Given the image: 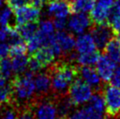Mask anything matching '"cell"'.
<instances>
[{
  "mask_svg": "<svg viewBox=\"0 0 120 119\" xmlns=\"http://www.w3.org/2000/svg\"><path fill=\"white\" fill-rule=\"evenodd\" d=\"M13 100V92L11 83L0 88V105L9 104Z\"/></svg>",
  "mask_w": 120,
  "mask_h": 119,
  "instance_id": "26",
  "label": "cell"
},
{
  "mask_svg": "<svg viewBox=\"0 0 120 119\" xmlns=\"http://www.w3.org/2000/svg\"><path fill=\"white\" fill-rule=\"evenodd\" d=\"M53 26L54 28H56V30L58 31H62L66 28L67 26V19H63V18H54L53 19Z\"/></svg>",
  "mask_w": 120,
  "mask_h": 119,
  "instance_id": "34",
  "label": "cell"
},
{
  "mask_svg": "<svg viewBox=\"0 0 120 119\" xmlns=\"http://www.w3.org/2000/svg\"><path fill=\"white\" fill-rule=\"evenodd\" d=\"M52 90L57 96H65L70 85L79 76V67L70 62L60 61L50 69Z\"/></svg>",
  "mask_w": 120,
  "mask_h": 119,
  "instance_id": "1",
  "label": "cell"
},
{
  "mask_svg": "<svg viewBox=\"0 0 120 119\" xmlns=\"http://www.w3.org/2000/svg\"><path fill=\"white\" fill-rule=\"evenodd\" d=\"M90 34L98 49H103L107 43L113 38V31L109 24H91Z\"/></svg>",
  "mask_w": 120,
  "mask_h": 119,
  "instance_id": "7",
  "label": "cell"
},
{
  "mask_svg": "<svg viewBox=\"0 0 120 119\" xmlns=\"http://www.w3.org/2000/svg\"><path fill=\"white\" fill-rule=\"evenodd\" d=\"M38 29L46 35H48V36L54 35V26L53 22L49 19H45L41 21Z\"/></svg>",
  "mask_w": 120,
  "mask_h": 119,
  "instance_id": "29",
  "label": "cell"
},
{
  "mask_svg": "<svg viewBox=\"0 0 120 119\" xmlns=\"http://www.w3.org/2000/svg\"><path fill=\"white\" fill-rule=\"evenodd\" d=\"M75 49L78 53H89L97 51L93 38L90 33H82L75 40Z\"/></svg>",
  "mask_w": 120,
  "mask_h": 119,
  "instance_id": "16",
  "label": "cell"
},
{
  "mask_svg": "<svg viewBox=\"0 0 120 119\" xmlns=\"http://www.w3.org/2000/svg\"><path fill=\"white\" fill-rule=\"evenodd\" d=\"M6 5L9 6L12 11H15L18 8L24 6L30 3V0H5Z\"/></svg>",
  "mask_w": 120,
  "mask_h": 119,
  "instance_id": "31",
  "label": "cell"
},
{
  "mask_svg": "<svg viewBox=\"0 0 120 119\" xmlns=\"http://www.w3.org/2000/svg\"><path fill=\"white\" fill-rule=\"evenodd\" d=\"M79 74L82 79L86 83H88L91 88H94L97 91H98L101 87L102 79L97 72L96 68L91 66H82L79 67Z\"/></svg>",
  "mask_w": 120,
  "mask_h": 119,
  "instance_id": "13",
  "label": "cell"
},
{
  "mask_svg": "<svg viewBox=\"0 0 120 119\" xmlns=\"http://www.w3.org/2000/svg\"><path fill=\"white\" fill-rule=\"evenodd\" d=\"M114 0H97L90 11V20L92 24H108L111 7Z\"/></svg>",
  "mask_w": 120,
  "mask_h": 119,
  "instance_id": "6",
  "label": "cell"
},
{
  "mask_svg": "<svg viewBox=\"0 0 120 119\" xmlns=\"http://www.w3.org/2000/svg\"><path fill=\"white\" fill-rule=\"evenodd\" d=\"M32 57H34L40 63L42 68H45L54 61L56 55L53 52V50L52 49V47L49 45H47V46H41L37 51H35L32 54Z\"/></svg>",
  "mask_w": 120,
  "mask_h": 119,
  "instance_id": "15",
  "label": "cell"
},
{
  "mask_svg": "<svg viewBox=\"0 0 120 119\" xmlns=\"http://www.w3.org/2000/svg\"><path fill=\"white\" fill-rule=\"evenodd\" d=\"M86 107L82 108L87 119H106L105 103L102 93L97 91L92 95Z\"/></svg>",
  "mask_w": 120,
  "mask_h": 119,
  "instance_id": "4",
  "label": "cell"
},
{
  "mask_svg": "<svg viewBox=\"0 0 120 119\" xmlns=\"http://www.w3.org/2000/svg\"><path fill=\"white\" fill-rule=\"evenodd\" d=\"M104 50V54L107 55L116 64H120V40L116 38H112L107 43Z\"/></svg>",
  "mask_w": 120,
  "mask_h": 119,
  "instance_id": "19",
  "label": "cell"
},
{
  "mask_svg": "<svg viewBox=\"0 0 120 119\" xmlns=\"http://www.w3.org/2000/svg\"><path fill=\"white\" fill-rule=\"evenodd\" d=\"M12 10L9 6H6L0 11V25L1 26H12L10 22L12 18Z\"/></svg>",
  "mask_w": 120,
  "mask_h": 119,
  "instance_id": "28",
  "label": "cell"
},
{
  "mask_svg": "<svg viewBox=\"0 0 120 119\" xmlns=\"http://www.w3.org/2000/svg\"><path fill=\"white\" fill-rule=\"evenodd\" d=\"M69 3L71 13H86L92 10L95 0H72Z\"/></svg>",
  "mask_w": 120,
  "mask_h": 119,
  "instance_id": "20",
  "label": "cell"
},
{
  "mask_svg": "<svg viewBox=\"0 0 120 119\" xmlns=\"http://www.w3.org/2000/svg\"><path fill=\"white\" fill-rule=\"evenodd\" d=\"M18 113L13 108H8L0 113V119H16Z\"/></svg>",
  "mask_w": 120,
  "mask_h": 119,
  "instance_id": "32",
  "label": "cell"
},
{
  "mask_svg": "<svg viewBox=\"0 0 120 119\" xmlns=\"http://www.w3.org/2000/svg\"><path fill=\"white\" fill-rule=\"evenodd\" d=\"M0 106H1V105H0Z\"/></svg>",
  "mask_w": 120,
  "mask_h": 119,
  "instance_id": "43",
  "label": "cell"
},
{
  "mask_svg": "<svg viewBox=\"0 0 120 119\" xmlns=\"http://www.w3.org/2000/svg\"><path fill=\"white\" fill-rule=\"evenodd\" d=\"M54 39L57 44L59 45L61 53L63 55L66 54H70L75 46V40L71 33H68L65 32L64 30L62 31H58L54 34Z\"/></svg>",
  "mask_w": 120,
  "mask_h": 119,
  "instance_id": "14",
  "label": "cell"
},
{
  "mask_svg": "<svg viewBox=\"0 0 120 119\" xmlns=\"http://www.w3.org/2000/svg\"><path fill=\"white\" fill-rule=\"evenodd\" d=\"M90 18L85 13H74L68 22V29L76 34H82L91 26Z\"/></svg>",
  "mask_w": 120,
  "mask_h": 119,
  "instance_id": "11",
  "label": "cell"
},
{
  "mask_svg": "<svg viewBox=\"0 0 120 119\" xmlns=\"http://www.w3.org/2000/svg\"><path fill=\"white\" fill-rule=\"evenodd\" d=\"M57 103V112H58V119H67L70 116L71 109L73 108V103L70 102L69 98L63 97Z\"/></svg>",
  "mask_w": 120,
  "mask_h": 119,
  "instance_id": "23",
  "label": "cell"
},
{
  "mask_svg": "<svg viewBox=\"0 0 120 119\" xmlns=\"http://www.w3.org/2000/svg\"><path fill=\"white\" fill-rule=\"evenodd\" d=\"M3 2H4V0H0V7L2 6V4H3Z\"/></svg>",
  "mask_w": 120,
  "mask_h": 119,
  "instance_id": "40",
  "label": "cell"
},
{
  "mask_svg": "<svg viewBox=\"0 0 120 119\" xmlns=\"http://www.w3.org/2000/svg\"><path fill=\"white\" fill-rule=\"evenodd\" d=\"M48 1L49 0H30V4L38 9H41L46 4H47Z\"/></svg>",
  "mask_w": 120,
  "mask_h": 119,
  "instance_id": "38",
  "label": "cell"
},
{
  "mask_svg": "<svg viewBox=\"0 0 120 119\" xmlns=\"http://www.w3.org/2000/svg\"><path fill=\"white\" fill-rule=\"evenodd\" d=\"M34 74L29 70L22 74L15 75L11 81V86L13 92V99L26 102L32 99L36 92L34 84Z\"/></svg>",
  "mask_w": 120,
  "mask_h": 119,
  "instance_id": "2",
  "label": "cell"
},
{
  "mask_svg": "<svg viewBox=\"0 0 120 119\" xmlns=\"http://www.w3.org/2000/svg\"><path fill=\"white\" fill-rule=\"evenodd\" d=\"M0 73L6 81L13 78L12 76H14V72L12 69L11 60L8 59L7 57L0 60Z\"/></svg>",
  "mask_w": 120,
  "mask_h": 119,
  "instance_id": "25",
  "label": "cell"
},
{
  "mask_svg": "<svg viewBox=\"0 0 120 119\" xmlns=\"http://www.w3.org/2000/svg\"><path fill=\"white\" fill-rule=\"evenodd\" d=\"M34 79L36 92L40 96L47 95L48 91L52 89L51 75L49 72H39L35 74Z\"/></svg>",
  "mask_w": 120,
  "mask_h": 119,
  "instance_id": "17",
  "label": "cell"
},
{
  "mask_svg": "<svg viewBox=\"0 0 120 119\" xmlns=\"http://www.w3.org/2000/svg\"><path fill=\"white\" fill-rule=\"evenodd\" d=\"M34 115L35 119H58L56 103L50 99H43L37 102Z\"/></svg>",
  "mask_w": 120,
  "mask_h": 119,
  "instance_id": "8",
  "label": "cell"
},
{
  "mask_svg": "<svg viewBox=\"0 0 120 119\" xmlns=\"http://www.w3.org/2000/svg\"><path fill=\"white\" fill-rule=\"evenodd\" d=\"M16 119H35V116H34V113L32 111L26 109L22 113H20Z\"/></svg>",
  "mask_w": 120,
  "mask_h": 119,
  "instance_id": "37",
  "label": "cell"
},
{
  "mask_svg": "<svg viewBox=\"0 0 120 119\" xmlns=\"http://www.w3.org/2000/svg\"><path fill=\"white\" fill-rule=\"evenodd\" d=\"M99 56L100 53L97 50L89 53H78V55L75 57V60L76 62L81 66H92L97 63Z\"/></svg>",
  "mask_w": 120,
  "mask_h": 119,
  "instance_id": "24",
  "label": "cell"
},
{
  "mask_svg": "<svg viewBox=\"0 0 120 119\" xmlns=\"http://www.w3.org/2000/svg\"><path fill=\"white\" fill-rule=\"evenodd\" d=\"M47 13L53 18L67 19L71 13L68 0H49L47 2Z\"/></svg>",
  "mask_w": 120,
  "mask_h": 119,
  "instance_id": "12",
  "label": "cell"
},
{
  "mask_svg": "<svg viewBox=\"0 0 120 119\" xmlns=\"http://www.w3.org/2000/svg\"><path fill=\"white\" fill-rule=\"evenodd\" d=\"M6 84V80L4 79V77H0V88H2Z\"/></svg>",
  "mask_w": 120,
  "mask_h": 119,
  "instance_id": "39",
  "label": "cell"
},
{
  "mask_svg": "<svg viewBox=\"0 0 120 119\" xmlns=\"http://www.w3.org/2000/svg\"><path fill=\"white\" fill-rule=\"evenodd\" d=\"M116 67L117 64L105 54L100 55L96 63V70L104 82H110Z\"/></svg>",
  "mask_w": 120,
  "mask_h": 119,
  "instance_id": "10",
  "label": "cell"
},
{
  "mask_svg": "<svg viewBox=\"0 0 120 119\" xmlns=\"http://www.w3.org/2000/svg\"><path fill=\"white\" fill-rule=\"evenodd\" d=\"M27 53V46L24 43L23 40L11 44L10 46L9 54L11 57L18 56V55H23Z\"/></svg>",
  "mask_w": 120,
  "mask_h": 119,
  "instance_id": "27",
  "label": "cell"
},
{
  "mask_svg": "<svg viewBox=\"0 0 120 119\" xmlns=\"http://www.w3.org/2000/svg\"><path fill=\"white\" fill-rule=\"evenodd\" d=\"M10 46L4 42H0V60L5 58L9 54Z\"/></svg>",
  "mask_w": 120,
  "mask_h": 119,
  "instance_id": "35",
  "label": "cell"
},
{
  "mask_svg": "<svg viewBox=\"0 0 120 119\" xmlns=\"http://www.w3.org/2000/svg\"><path fill=\"white\" fill-rule=\"evenodd\" d=\"M14 26H2L0 28V42H4L6 40H9L11 33L14 29Z\"/></svg>",
  "mask_w": 120,
  "mask_h": 119,
  "instance_id": "30",
  "label": "cell"
},
{
  "mask_svg": "<svg viewBox=\"0 0 120 119\" xmlns=\"http://www.w3.org/2000/svg\"><path fill=\"white\" fill-rule=\"evenodd\" d=\"M67 119H87L85 115H84V112L82 109H78L75 112L72 113Z\"/></svg>",
  "mask_w": 120,
  "mask_h": 119,
  "instance_id": "36",
  "label": "cell"
},
{
  "mask_svg": "<svg viewBox=\"0 0 120 119\" xmlns=\"http://www.w3.org/2000/svg\"><path fill=\"white\" fill-rule=\"evenodd\" d=\"M110 82L111 85L120 89V65L116 67V69L110 80Z\"/></svg>",
  "mask_w": 120,
  "mask_h": 119,
  "instance_id": "33",
  "label": "cell"
},
{
  "mask_svg": "<svg viewBox=\"0 0 120 119\" xmlns=\"http://www.w3.org/2000/svg\"><path fill=\"white\" fill-rule=\"evenodd\" d=\"M16 27H17L21 38L24 40L27 41L37 33L39 26H38L37 22H29V23L24 24L21 26H17Z\"/></svg>",
  "mask_w": 120,
  "mask_h": 119,
  "instance_id": "22",
  "label": "cell"
},
{
  "mask_svg": "<svg viewBox=\"0 0 120 119\" xmlns=\"http://www.w3.org/2000/svg\"><path fill=\"white\" fill-rule=\"evenodd\" d=\"M68 98L74 106H79L89 102L93 95L92 88L82 79L76 78L68 90Z\"/></svg>",
  "mask_w": 120,
  "mask_h": 119,
  "instance_id": "3",
  "label": "cell"
},
{
  "mask_svg": "<svg viewBox=\"0 0 120 119\" xmlns=\"http://www.w3.org/2000/svg\"><path fill=\"white\" fill-rule=\"evenodd\" d=\"M113 119H120V117H119V116H114V117H113Z\"/></svg>",
  "mask_w": 120,
  "mask_h": 119,
  "instance_id": "41",
  "label": "cell"
},
{
  "mask_svg": "<svg viewBox=\"0 0 120 119\" xmlns=\"http://www.w3.org/2000/svg\"><path fill=\"white\" fill-rule=\"evenodd\" d=\"M28 61L29 58H27L26 54L11 57V64H12L14 76L22 74L26 72V70L28 67Z\"/></svg>",
  "mask_w": 120,
  "mask_h": 119,
  "instance_id": "21",
  "label": "cell"
},
{
  "mask_svg": "<svg viewBox=\"0 0 120 119\" xmlns=\"http://www.w3.org/2000/svg\"><path fill=\"white\" fill-rule=\"evenodd\" d=\"M0 77H3V76H2V75H1V73H0Z\"/></svg>",
  "mask_w": 120,
  "mask_h": 119,
  "instance_id": "42",
  "label": "cell"
},
{
  "mask_svg": "<svg viewBox=\"0 0 120 119\" xmlns=\"http://www.w3.org/2000/svg\"><path fill=\"white\" fill-rule=\"evenodd\" d=\"M108 24L111 27L114 34L120 36V0L114 1L109 17Z\"/></svg>",
  "mask_w": 120,
  "mask_h": 119,
  "instance_id": "18",
  "label": "cell"
},
{
  "mask_svg": "<svg viewBox=\"0 0 120 119\" xmlns=\"http://www.w3.org/2000/svg\"><path fill=\"white\" fill-rule=\"evenodd\" d=\"M102 94L106 113L110 117L117 116L120 112V89L111 84L107 85L103 88Z\"/></svg>",
  "mask_w": 120,
  "mask_h": 119,
  "instance_id": "5",
  "label": "cell"
},
{
  "mask_svg": "<svg viewBox=\"0 0 120 119\" xmlns=\"http://www.w3.org/2000/svg\"><path fill=\"white\" fill-rule=\"evenodd\" d=\"M40 18V9L31 4H26L15 10V21L17 26H21L29 22H38Z\"/></svg>",
  "mask_w": 120,
  "mask_h": 119,
  "instance_id": "9",
  "label": "cell"
}]
</instances>
